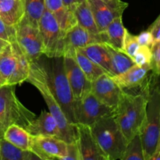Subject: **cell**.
I'll use <instances>...</instances> for the list:
<instances>
[{"mask_svg":"<svg viewBox=\"0 0 160 160\" xmlns=\"http://www.w3.org/2000/svg\"><path fill=\"white\" fill-rule=\"evenodd\" d=\"M7 83H6V80L4 79V78L2 77V73H0V87L2 85H4V84H6Z\"/></svg>","mask_w":160,"mask_h":160,"instance_id":"41","label":"cell"},{"mask_svg":"<svg viewBox=\"0 0 160 160\" xmlns=\"http://www.w3.org/2000/svg\"><path fill=\"white\" fill-rule=\"evenodd\" d=\"M145 160L143 146L140 134H138L128 143L121 160Z\"/></svg>","mask_w":160,"mask_h":160,"instance_id":"30","label":"cell"},{"mask_svg":"<svg viewBox=\"0 0 160 160\" xmlns=\"http://www.w3.org/2000/svg\"><path fill=\"white\" fill-rule=\"evenodd\" d=\"M114 109L102 102L92 92L79 101H73L75 123L91 126L106 116L113 115Z\"/></svg>","mask_w":160,"mask_h":160,"instance_id":"8","label":"cell"},{"mask_svg":"<svg viewBox=\"0 0 160 160\" xmlns=\"http://www.w3.org/2000/svg\"><path fill=\"white\" fill-rule=\"evenodd\" d=\"M145 160H150L160 139V92L152 78L146 120L140 133Z\"/></svg>","mask_w":160,"mask_h":160,"instance_id":"5","label":"cell"},{"mask_svg":"<svg viewBox=\"0 0 160 160\" xmlns=\"http://www.w3.org/2000/svg\"><path fill=\"white\" fill-rule=\"evenodd\" d=\"M78 49L86 55L91 60L102 67L105 70L106 73L109 76L113 77L111 58L104 43L92 44Z\"/></svg>","mask_w":160,"mask_h":160,"instance_id":"19","label":"cell"},{"mask_svg":"<svg viewBox=\"0 0 160 160\" xmlns=\"http://www.w3.org/2000/svg\"><path fill=\"white\" fill-rule=\"evenodd\" d=\"M23 17V0H0V18L6 24L17 26Z\"/></svg>","mask_w":160,"mask_h":160,"instance_id":"20","label":"cell"},{"mask_svg":"<svg viewBox=\"0 0 160 160\" xmlns=\"http://www.w3.org/2000/svg\"><path fill=\"white\" fill-rule=\"evenodd\" d=\"M152 80L145 81L142 92L131 94L124 92L114 109L113 117L120 126L127 142L140 134L146 120V109Z\"/></svg>","mask_w":160,"mask_h":160,"instance_id":"1","label":"cell"},{"mask_svg":"<svg viewBox=\"0 0 160 160\" xmlns=\"http://www.w3.org/2000/svg\"><path fill=\"white\" fill-rule=\"evenodd\" d=\"M148 31H149L151 34H152L154 42L160 41V15L153 22L152 24L148 28Z\"/></svg>","mask_w":160,"mask_h":160,"instance_id":"37","label":"cell"},{"mask_svg":"<svg viewBox=\"0 0 160 160\" xmlns=\"http://www.w3.org/2000/svg\"><path fill=\"white\" fill-rule=\"evenodd\" d=\"M65 4L66 6H67L68 8H70V9L73 10V8L77 6L78 4H79L80 2H81L84 0H62Z\"/></svg>","mask_w":160,"mask_h":160,"instance_id":"38","label":"cell"},{"mask_svg":"<svg viewBox=\"0 0 160 160\" xmlns=\"http://www.w3.org/2000/svg\"><path fill=\"white\" fill-rule=\"evenodd\" d=\"M75 124L81 160H109L94 138L90 126L78 123Z\"/></svg>","mask_w":160,"mask_h":160,"instance_id":"14","label":"cell"},{"mask_svg":"<svg viewBox=\"0 0 160 160\" xmlns=\"http://www.w3.org/2000/svg\"><path fill=\"white\" fill-rule=\"evenodd\" d=\"M45 9L49 11L64 33L78 23L72 9L65 6L62 0H45Z\"/></svg>","mask_w":160,"mask_h":160,"instance_id":"17","label":"cell"},{"mask_svg":"<svg viewBox=\"0 0 160 160\" xmlns=\"http://www.w3.org/2000/svg\"><path fill=\"white\" fill-rule=\"evenodd\" d=\"M50 59L52 60L48 63L43 62L48 74L50 86L67 120L71 123H75L73 117L74 99L66 74L63 57H54Z\"/></svg>","mask_w":160,"mask_h":160,"instance_id":"4","label":"cell"},{"mask_svg":"<svg viewBox=\"0 0 160 160\" xmlns=\"http://www.w3.org/2000/svg\"><path fill=\"white\" fill-rule=\"evenodd\" d=\"M139 47H140V45L138 42L137 36L133 35V34H130L128 31L126 33L124 42H123V52L126 53L128 56H129L130 57L133 59L134 56H135L137 51L138 50Z\"/></svg>","mask_w":160,"mask_h":160,"instance_id":"32","label":"cell"},{"mask_svg":"<svg viewBox=\"0 0 160 160\" xmlns=\"http://www.w3.org/2000/svg\"><path fill=\"white\" fill-rule=\"evenodd\" d=\"M68 143L52 136L32 135L31 151L40 159L64 160L67 155Z\"/></svg>","mask_w":160,"mask_h":160,"instance_id":"11","label":"cell"},{"mask_svg":"<svg viewBox=\"0 0 160 160\" xmlns=\"http://www.w3.org/2000/svg\"><path fill=\"white\" fill-rule=\"evenodd\" d=\"M0 38L5 39L9 43L17 41L15 28L6 24L1 18H0Z\"/></svg>","mask_w":160,"mask_h":160,"instance_id":"34","label":"cell"},{"mask_svg":"<svg viewBox=\"0 0 160 160\" xmlns=\"http://www.w3.org/2000/svg\"><path fill=\"white\" fill-rule=\"evenodd\" d=\"M16 40L30 62L43 55V42L39 28L31 24L24 17L14 27Z\"/></svg>","mask_w":160,"mask_h":160,"instance_id":"9","label":"cell"},{"mask_svg":"<svg viewBox=\"0 0 160 160\" xmlns=\"http://www.w3.org/2000/svg\"><path fill=\"white\" fill-rule=\"evenodd\" d=\"M90 128L97 143L108 159H121L128 142L113 115L99 119Z\"/></svg>","mask_w":160,"mask_h":160,"instance_id":"3","label":"cell"},{"mask_svg":"<svg viewBox=\"0 0 160 160\" xmlns=\"http://www.w3.org/2000/svg\"><path fill=\"white\" fill-rule=\"evenodd\" d=\"M64 160H81V154H80L79 148H78L77 142L68 143L67 155L64 158Z\"/></svg>","mask_w":160,"mask_h":160,"instance_id":"36","label":"cell"},{"mask_svg":"<svg viewBox=\"0 0 160 160\" xmlns=\"http://www.w3.org/2000/svg\"><path fill=\"white\" fill-rule=\"evenodd\" d=\"M13 84H4L0 87V125L6 130L12 124L25 129L35 119L36 115L25 107L15 93Z\"/></svg>","mask_w":160,"mask_h":160,"instance_id":"6","label":"cell"},{"mask_svg":"<svg viewBox=\"0 0 160 160\" xmlns=\"http://www.w3.org/2000/svg\"><path fill=\"white\" fill-rule=\"evenodd\" d=\"M25 129L31 135L52 136L62 139L57 122L49 111L42 110L40 115L35 117Z\"/></svg>","mask_w":160,"mask_h":160,"instance_id":"16","label":"cell"},{"mask_svg":"<svg viewBox=\"0 0 160 160\" xmlns=\"http://www.w3.org/2000/svg\"><path fill=\"white\" fill-rule=\"evenodd\" d=\"M138 42L140 46H148L151 48L154 43V38L149 31H145L137 36Z\"/></svg>","mask_w":160,"mask_h":160,"instance_id":"35","label":"cell"},{"mask_svg":"<svg viewBox=\"0 0 160 160\" xmlns=\"http://www.w3.org/2000/svg\"><path fill=\"white\" fill-rule=\"evenodd\" d=\"M103 32L105 34V39H106L105 43L119 51L123 52V42H124L128 30L123 26L122 16L114 19L108 25L106 31Z\"/></svg>","mask_w":160,"mask_h":160,"instance_id":"21","label":"cell"},{"mask_svg":"<svg viewBox=\"0 0 160 160\" xmlns=\"http://www.w3.org/2000/svg\"><path fill=\"white\" fill-rule=\"evenodd\" d=\"M92 92L102 102L115 109L123 90L114 81L112 77L103 73L92 82Z\"/></svg>","mask_w":160,"mask_h":160,"instance_id":"13","label":"cell"},{"mask_svg":"<svg viewBox=\"0 0 160 160\" xmlns=\"http://www.w3.org/2000/svg\"><path fill=\"white\" fill-rule=\"evenodd\" d=\"M95 43H103L101 32L92 34L78 23L64 34V52L67 49L84 48Z\"/></svg>","mask_w":160,"mask_h":160,"instance_id":"15","label":"cell"},{"mask_svg":"<svg viewBox=\"0 0 160 160\" xmlns=\"http://www.w3.org/2000/svg\"><path fill=\"white\" fill-rule=\"evenodd\" d=\"M150 160H160V139L157 144L156 149L153 152L152 156L150 158Z\"/></svg>","mask_w":160,"mask_h":160,"instance_id":"39","label":"cell"},{"mask_svg":"<svg viewBox=\"0 0 160 160\" xmlns=\"http://www.w3.org/2000/svg\"><path fill=\"white\" fill-rule=\"evenodd\" d=\"M17 65V59L12 45L9 43L0 53V73L6 83L9 84Z\"/></svg>","mask_w":160,"mask_h":160,"instance_id":"28","label":"cell"},{"mask_svg":"<svg viewBox=\"0 0 160 160\" xmlns=\"http://www.w3.org/2000/svg\"><path fill=\"white\" fill-rule=\"evenodd\" d=\"M4 131H5L4 128H3L2 127L1 125H0V137H1V136H3V134H4Z\"/></svg>","mask_w":160,"mask_h":160,"instance_id":"43","label":"cell"},{"mask_svg":"<svg viewBox=\"0 0 160 160\" xmlns=\"http://www.w3.org/2000/svg\"><path fill=\"white\" fill-rule=\"evenodd\" d=\"M39 30L43 42V55L48 58L62 57L64 55V34L52 14L45 9Z\"/></svg>","mask_w":160,"mask_h":160,"instance_id":"7","label":"cell"},{"mask_svg":"<svg viewBox=\"0 0 160 160\" xmlns=\"http://www.w3.org/2000/svg\"><path fill=\"white\" fill-rule=\"evenodd\" d=\"M9 42H7V41L5 40V39H2L0 38V53L2 52V50L4 49V48L9 45Z\"/></svg>","mask_w":160,"mask_h":160,"instance_id":"40","label":"cell"},{"mask_svg":"<svg viewBox=\"0 0 160 160\" xmlns=\"http://www.w3.org/2000/svg\"><path fill=\"white\" fill-rule=\"evenodd\" d=\"M26 81L33 84L42 94L49 112L57 122L62 139L67 143L77 142L78 133L76 124L70 123L62 112V108L50 86L45 66L38 59L31 62L29 76Z\"/></svg>","mask_w":160,"mask_h":160,"instance_id":"2","label":"cell"},{"mask_svg":"<svg viewBox=\"0 0 160 160\" xmlns=\"http://www.w3.org/2000/svg\"><path fill=\"white\" fill-rule=\"evenodd\" d=\"M62 57L73 99L79 101L92 92V81L88 79L73 56L66 54Z\"/></svg>","mask_w":160,"mask_h":160,"instance_id":"12","label":"cell"},{"mask_svg":"<svg viewBox=\"0 0 160 160\" xmlns=\"http://www.w3.org/2000/svg\"><path fill=\"white\" fill-rule=\"evenodd\" d=\"M151 50L152 54L151 71H152L154 74L160 76V41L155 42L153 43L152 46L151 47Z\"/></svg>","mask_w":160,"mask_h":160,"instance_id":"33","label":"cell"},{"mask_svg":"<svg viewBox=\"0 0 160 160\" xmlns=\"http://www.w3.org/2000/svg\"><path fill=\"white\" fill-rule=\"evenodd\" d=\"M40 159L32 152L23 150L0 137V160Z\"/></svg>","mask_w":160,"mask_h":160,"instance_id":"25","label":"cell"},{"mask_svg":"<svg viewBox=\"0 0 160 160\" xmlns=\"http://www.w3.org/2000/svg\"><path fill=\"white\" fill-rule=\"evenodd\" d=\"M93 13L99 32L106 31L108 25L117 17H121L128 3L121 0H86Z\"/></svg>","mask_w":160,"mask_h":160,"instance_id":"10","label":"cell"},{"mask_svg":"<svg viewBox=\"0 0 160 160\" xmlns=\"http://www.w3.org/2000/svg\"><path fill=\"white\" fill-rule=\"evenodd\" d=\"M149 71H151L149 68L139 67L135 64L124 73L112 77V78L123 90L133 89L142 87L146 81Z\"/></svg>","mask_w":160,"mask_h":160,"instance_id":"18","label":"cell"},{"mask_svg":"<svg viewBox=\"0 0 160 160\" xmlns=\"http://www.w3.org/2000/svg\"><path fill=\"white\" fill-rule=\"evenodd\" d=\"M152 54L151 48L148 46H140L133 59L136 65L139 67H147L152 70Z\"/></svg>","mask_w":160,"mask_h":160,"instance_id":"31","label":"cell"},{"mask_svg":"<svg viewBox=\"0 0 160 160\" xmlns=\"http://www.w3.org/2000/svg\"><path fill=\"white\" fill-rule=\"evenodd\" d=\"M68 54L70 55L74 58L76 62L81 67L82 71L88 78L89 81L92 82L95 79L101 76L103 73H106L105 70L102 67H100L98 64L94 62L91 60L86 55L81 52L78 48H73V49H67L66 50L64 55ZM63 55V56H64Z\"/></svg>","mask_w":160,"mask_h":160,"instance_id":"22","label":"cell"},{"mask_svg":"<svg viewBox=\"0 0 160 160\" xmlns=\"http://www.w3.org/2000/svg\"><path fill=\"white\" fill-rule=\"evenodd\" d=\"M24 17L36 28L45 10V0H23Z\"/></svg>","mask_w":160,"mask_h":160,"instance_id":"29","label":"cell"},{"mask_svg":"<svg viewBox=\"0 0 160 160\" xmlns=\"http://www.w3.org/2000/svg\"><path fill=\"white\" fill-rule=\"evenodd\" d=\"M2 137L18 148L31 151L32 135L26 129L19 125L12 124L8 127L5 130Z\"/></svg>","mask_w":160,"mask_h":160,"instance_id":"24","label":"cell"},{"mask_svg":"<svg viewBox=\"0 0 160 160\" xmlns=\"http://www.w3.org/2000/svg\"><path fill=\"white\" fill-rule=\"evenodd\" d=\"M73 11L75 14L78 24H80L92 34L100 33L97 28L92 9L86 0H84L77 5L73 8Z\"/></svg>","mask_w":160,"mask_h":160,"instance_id":"26","label":"cell"},{"mask_svg":"<svg viewBox=\"0 0 160 160\" xmlns=\"http://www.w3.org/2000/svg\"><path fill=\"white\" fill-rule=\"evenodd\" d=\"M106 45V48L109 53L112 62V70H113V77L117 75L121 74L124 73L131 67L135 65L134 59L130 57L129 56L124 53L123 52L119 51L116 48H112L110 45L104 43Z\"/></svg>","mask_w":160,"mask_h":160,"instance_id":"27","label":"cell"},{"mask_svg":"<svg viewBox=\"0 0 160 160\" xmlns=\"http://www.w3.org/2000/svg\"><path fill=\"white\" fill-rule=\"evenodd\" d=\"M159 78H160V76H159ZM158 79H159V76H158ZM155 84H156V88H158V90L160 92V78L159 80H157V79L155 80Z\"/></svg>","mask_w":160,"mask_h":160,"instance_id":"42","label":"cell"},{"mask_svg":"<svg viewBox=\"0 0 160 160\" xmlns=\"http://www.w3.org/2000/svg\"><path fill=\"white\" fill-rule=\"evenodd\" d=\"M12 48H13L14 53H15L16 59H17V65H16V70L9 81V84H20L23 82L27 81L30 73V66L31 62L26 55L23 53L20 47L17 44V41L11 42Z\"/></svg>","mask_w":160,"mask_h":160,"instance_id":"23","label":"cell"}]
</instances>
